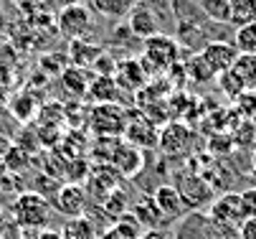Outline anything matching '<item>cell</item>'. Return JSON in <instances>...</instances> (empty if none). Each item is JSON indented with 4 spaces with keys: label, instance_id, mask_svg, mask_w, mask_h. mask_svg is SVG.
<instances>
[{
    "label": "cell",
    "instance_id": "6",
    "mask_svg": "<svg viewBox=\"0 0 256 239\" xmlns=\"http://www.w3.org/2000/svg\"><path fill=\"white\" fill-rule=\"evenodd\" d=\"M244 206H241V193H224L221 198H216L210 203V221H216L218 226H241L244 221Z\"/></svg>",
    "mask_w": 256,
    "mask_h": 239
},
{
    "label": "cell",
    "instance_id": "2",
    "mask_svg": "<svg viewBox=\"0 0 256 239\" xmlns=\"http://www.w3.org/2000/svg\"><path fill=\"white\" fill-rule=\"evenodd\" d=\"M180 54H182V46L172 36L155 33V36L142 41V54L137 59L148 69V74H160V72H170L172 66L180 64Z\"/></svg>",
    "mask_w": 256,
    "mask_h": 239
},
{
    "label": "cell",
    "instance_id": "12",
    "mask_svg": "<svg viewBox=\"0 0 256 239\" xmlns=\"http://www.w3.org/2000/svg\"><path fill=\"white\" fill-rule=\"evenodd\" d=\"M152 201H155V206H158V211H160V216L165 221L180 219V216H186V211H188L186 201H182V196L178 193V188L172 183L158 186L155 193H152Z\"/></svg>",
    "mask_w": 256,
    "mask_h": 239
},
{
    "label": "cell",
    "instance_id": "19",
    "mask_svg": "<svg viewBox=\"0 0 256 239\" xmlns=\"http://www.w3.org/2000/svg\"><path fill=\"white\" fill-rule=\"evenodd\" d=\"M102 209L112 216V219H120V216H124L132 206H130V196H127V191H122L120 186L114 188V191H109L104 198H102Z\"/></svg>",
    "mask_w": 256,
    "mask_h": 239
},
{
    "label": "cell",
    "instance_id": "29",
    "mask_svg": "<svg viewBox=\"0 0 256 239\" xmlns=\"http://www.w3.org/2000/svg\"><path fill=\"white\" fill-rule=\"evenodd\" d=\"M234 105H236V112L244 120H254L256 117V92L254 89H246L244 94H238L234 99Z\"/></svg>",
    "mask_w": 256,
    "mask_h": 239
},
{
    "label": "cell",
    "instance_id": "26",
    "mask_svg": "<svg viewBox=\"0 0 256 239\" xmlns=\"http://www.w3.org/2000/svg\"><path fill=\"white\" fill-rule=\"evenodd\" d=\"M186 74H188V79H193V82H210V79H216V74L210 72V66L203 61V56L200 54H196V56H190L188 61H186Z\"/></svg>",
    "mask_w": 256,
    "mask_h": 239
},
{
    "label": "cell",
    "instance_id": "7",
    "mask_svg": "<svg viewBox=\"0 0 256 239\" xmlns=\"http://www.w3.org/2000/svg\"><path fill=\"white\" fill-rule=\"evenodd\" d=\"M124 138L130 145L144 150V148H158V140H160V130L155 127V122L142 115V117H132L127 115V127H124Z\"/></svg>",
    "mask_w": 256,
    "mask_h": 239
},
{
    "label": "cell",
    "instance_id": "28",
    "mask_svg": "<svg viewBox=\"0 0 256 239\" xmlns=\"http://www.w3.org/2000/svg\"><path fill=\"white\" fill-rule=\"evenodd\" d=\"M216 79H218V87H221V92H224L228 99H236L238 94H244V92H246L244 82H241L231 69H228V72H224V74H218Z\"/></svg>",
    "mask_w": 256,
    "mask_h": 239
},
{
    "label": "cell",
    "instance_id": "25",
    "mask_svg": "<svg viewBox=\"0 0 256 239\" xmlns=\"http://www.w3.org/2000/svg\"><path fill=\"white\" fill-rule=\"evenodd\" d=\"M200 11L213 23H231V6H228V0H200Z\"/></svg>",
    "mask_w": 256,
    "mask_h": 239
},
{
    "label": "cell",
    "instance_id": "9",
    "mask_svg": "<svg viewBox=\"0 0 256 239\" xmlns=\"http://www.w3.org/2000/svg\"><path fill=\"white\" fill-rule=\"evenodd\" d=\"M198 54L203 56V61L210 66V72L216 77L228 72L234 66V61H236V56H238V51H236V46L231 41H208Z\"/></svg>",
    "mask_w": 256,
    "mask_h": 239
},
{
    "label": "cell",
    "instance_id": "10",
    "mask_svg": "<svg viewBox=\"0 0 256 239\" xmlns=\"http://www.w3.org/2000/svg\"><path fill=\"white\" fill-rule=\"evenodd\" d=\"M190 140H193V132L182 125V122H168L165 130H160L158 148H160L168 158H175V155H186V153H188Z\"/></svg>",
    "mask_w": 256,
    "mask_h": 239
},
{
    "label": "cell",
    "instance_id": "41",
    "mask_svg": "<svg viewBox=\"0 0 256 239\" xmlns=\"http://www.w3.org/2000/svg\"><path fill=\"white\" fill-rule=\"evenodd\" d=\"M254 92H256V89H254Z\"/></svg>",
    "mask_w": 256,
    "mask_h": 239
},
{
    "label": "cell",
    "instance_id": "17",
    "mask_svg": "<svg viewBox=\"0 0 256 239\" xmlns=\"http://www.w3.org/2000/svg\"><path fill=\"white\" fill-rule=\"evenodd\" d=\"M231 72L244 82L246 89H256V54H238Z\"/></svg>",
    "mask_w": 256,
    "mask_h": 239
},
{
    "label": "cell",
    "instance_id": "34",
    "mask_svg": "<svg viewBox=\"0 0 256 239\" xmlns=\"http://www.w3.org/2000/svg\"><path fill=\"white\" fill-rule=\"evenodd\" d=\"M10 224V219H8V211H6V206L0 203V234L6 236V226Z\"/></svg>",
    "mask_w": 256,
    "mask_h": 239
},
{
    "label": "cell",
    "instance_id": "21",
    "mask_svg": "<svg viewBox=\"0 0 256 239\" xmlns=\"http://www.w3.org/2000/svg\"><path fill=\"white\" fill-rule=\"evenodd\" d=\"M102 46H94L89 39H82V41H71V56H74V64L79 66H89L94 64L99 56H102Z\"/></svg>",
    "mask_w": 256,
    "mask_h": 239
},
{
    "label": "cell",
    "instance_id": "15",
    "mask_svg": "<svg viewBox=\"0 0 256 239\" xmlns=\"http://www.w3.org/2000/svg\"><path fill=\"white\" fill-rule=\"evenodd\" d=\"M18 77V54L10 44H0V92L16 84Z\"/></svg>",
    "mask_w": 256,
    "mask_h": 239
},
{
    "label": "cell",
    "instance_id": "35",
    "mask_svg": "<svg viewBox=\"0 0 256 239\" xmlns=\"http://www.w3.org/2000/svg\"><path fill=\"white\" fill-rule=\"evenodd\" d=\"M10 145H13V143H10V138H6V135L0 132V155H6V153L10 150Z\"/></svg>",
    "mask_w": 256,
    "mask_h": 239
},
{
    "label": "cell",
    "instance_id": "1",
    "mask_svg": "<svg viewBox=\"0 0 256 239\" xmlns=\"http://www.w3.org/2000/svg\"><path fill=\"white\" fill-rule=\"evenodd\" d=\"M51 216H54L51 201L46 196H41V193H36V191L18 193L16 201H13V206H10V221L18 229H26V231L48 229Z\"/></svg>",
    "mask_w": 256,
    "mask_h": 239
},
{
    "label": "cell",
    "instance_id": "14",
    "mask_svg": "<svg viewBox=\"0 0 256 239\" xmlns=\"http://www.w3.org/2000/svg\"><path fill=\"white\" fill-rule=\"evenodd\" d=\"M122 94V89L117 87L114 77L112 74H102V77H94L92 84H89V92L86 97L92 102H96V105H109V102H117Z\"/></svg>",
    "mask_w": 256,
    "mask_h": 239
},
{
    "label": "cell",
    "instance_id": "30",
    "mask_svg": "<svg viewBox=\"0 0 256 239\" xmlns=\"http://www.w3.org/2000/svg\"><path fill=\"white\" fill-rule=\"evenodd\" d=\"M241 206H244V216H256V188H246L241 193Z\"/></svg>",
    "mask_w": 256,
    "mask_h": 239
},
{
    "label": "cell",
    "instance_id": "22",
    "mask_svg": "<svg viewBox=\"0 0 256 239\" xmlns=\"http://www.w3.org/2000/svg\"><path fill=\"white\" fill-rule=\"evenodd\" d=\"M132 214H134V219L140 221V224H144L148 229H152V226H160V221L165 224V219L160 216V211H158V206H155V201L152 198H142L134 209H130Z\"/></svg>",
    "mask_w": 256,
    "mask_h": 239
},
{
    "label": "cell",
    "instance_id": "18",
    "mask_svg": "<svg viewBox=\"0 0 256 239\" xmlns=\"http://www.w3.org/2000/svg\"><path fill=\"white\" fill-rule=\"evenodd\" d=\"M94 13H99L102 18L109 21H117V18H127L130 8H132V0H89Z\"/></svg>",
    "mask_w": 256,
    "mask_h": 239
},
{
    "label": "cell",
    "instance_id": "16",
    "mask_svg": "<svg viewBox=\"0 0 256 239\" xmlns=\"http://www.w3.org/2000/svg\"><path fill=\"white\" fill-rule=\"evenodd\" d=\"M89 74H86V69L84 66H68V69L61 74V87L71 94V97H86V92H89V84H92V79H86Z\"/></svg>",
    "mask_w": 256,
    "mask_h": 239
},
{
    "label": "cell",
    "instance_id": "24",
    "mask_svg": "<svg viewBox=\"0 0 256 239\" xmlns=\"http://www.w3.org/2000/svg\"><path fill=\"white\" fill-rule=\"evenodd\" d=\"M231 6V26L256 23V0H228Z\"/></svg>",
    "mask_w": 256,
    "mask_h": 239
},
{
    "label": "cell",
    "instance_id": "23",
    "mask_svg": "<svg viewBox=\"0 0 256 239\" xmlns=\"http://www.w3.org/2000/svg\"><path fill=\"white\" fill-rule=\"evenodd\" d=\"M61 236H64V239H99L94 224H92L86 216L68 219L66 226H64V231H61Z\"/></svg>",
    "mask_w": 256,
    "mask_h": 239
},
{
    "label": "cell",
    "instance_id": "4",
    "mask_svg": "<svg viewBox=\"0 0 256 239\" xmlns=\"http://www.w3.org/2000/svg\"><path fill=\"white\" fill-rule=\"evenodd\" d=\"M127 110H122L117 102L109 105H96L89 112V127L94 130L96 138H122L127 127Z\"/></svg>",
    "mask_w": 256,
    "mask_h": 239
},
{
    "label": "cell",
    "instance_id": "11",
    "mask_svg": "<svg viewBox=\"0 0 256 239\" xmlns=\"http://www.w3.org/2000/svg\"><path fill=\"white\" fill-rule=\"evenodd\" d=\"M127 28L134 33V39L144 41V39L155 36V33H160V21L148 3H134L127 13Z\"/></svg>",
    "mask_w": 256,
    "mask_h": 239
},
{
    "label": "cell",
    "instance_id": "31",
    "mask_svg": "<svg viewBox=\"0 0 256 239\" xmlns=\"http://www.w3.org/2000/svg\"><path fill=\"white\" fill-rule=\"evenodd\" d=\"M238 239H256V216H248L238 226Z\"/></svg>",
    "mask_w": 256,
    "mask_h": 239
},
{
    "label": "cell",
    "instance_id": "33",
    "mask_svg": "<svg viewBox=\"0 0 256 239\" xmlns=\"http://www.w3.org/2000/svg\"><path fill=\"white\" fill-rule=\"evenodd\" d=\"M10 178V173H8V168H6V160H3V155H0V191H3V188H8V181Z\"/></svg>",
    "mask_w": 256,
    "mask_h": 239
},
{
    "label": "cell",
    "instance_id": "3",
    "mask_svg": "<svg viewBox=\"0 0 256 239\" xmlns=\"http://www.w3.org/2000/svg\"><path fill=\"white\" fill-rule=\"evenodd\" d=\"M56 28L66 41L89 39L94 31V13L84 3H68L56 13Z\"/></svg>",
    "mask_w": 256,
    "mask_h": 239
},
{
    "label": "cell",
    "instance_id": "36",
    "mask_svg": "<svg viewBox=\"0 0 256 239\" xmlns=\"http://www.w3.org/2000/svg\"><path fill=\"white\" fill-rule=\"evenodd\" d=\"M38 239H64L58 231H51V229H44L41 234H38Z\"/></svg>",
    "mask_w": 256,
    "mask_h": 239
},
{
    "label": "cell",
    "instance_id": "13",
    "mask_svg": "<svg viewBox=\"0 0 256 239\" xmlns=\"http://www.w3.org/2000/svg\"><path fill=\"white\" fill-rule=\"evenodd\" d=\"M172 186L178 188V193L182 196V201H186L188 209L200 206V203H206L210 198V186L200 176H182L180 183H172Z\"/></svg>",
    "mask_w": 256,
    "mask_h": 239
},
{
    "label": "cell",
    "instance_id": "40",
    "mask_svg": "<svg viewBox=\"0 0 256 239\" xmlns=\"http://www.w3.org/2000/svg\"><path fill=\"white\" fill-rule=\"evenodd\" d=\"M0 239H6V236H3V234H0Z\"/></svg>",
    "mask_w": 256,
    "mask_h": 239
},
{
    "label": "cell",
    "instance_id": "27",
    "mask_svg": "<svg viewBox=\"0 0 256 239\" xmlns=\"http://www.w3.org/2000/svg\"><path fill=\"white\" fill-rule=\"evenodd\" d=\"M3 160H6L8 173H10V176H16V173H20V170H28V165H30V153H28V150H23V148H18V145L13 143V145H10V150L3 155Z\"/></svg>",
    "mask_w": 256,
    "mask_h": 239
},
{
    "label": "cell",
    "instance_id": "38",
    "mask_svg": "<svg viewBox=\"0 0 256 239\" xmlns=\"http://www.w3.org/2000/svg\"><path fill=\"white\" fill-rule=\"evenodd\" d=\"M68 3H84V6H86V3H89V0H68Z\"/></svg>",
    "mask_w": 256,
    "mask_h": 239
},
{
    "label": "cell",
    "instance_id": "8",
    "mask_svg": "<svg viewBox=\"0 0 256 239\" xmlns=\"http://www.w3.org/2000/svg\"><path fill=\"white\" fill-rule=\"evenodd\" d=\"M112 77H114L117 87L130 92V94H137L144 84H148V79H150L148 69L142 66L140 59H122V61H117Z\"/></svg>",
    "mask_w": 256,
    "mask_h": 239
},
{
    "label": "cell",
    "instance_id": "5",
    "mask_svg": "<svg viewBox=\"0 0 256 239\" xmlns=\"http://www.w3.org/2000/svg\"><path fill=\"white\" fill-rule=\"evenodd\" d=\"M51 206H54L56 214H61L66 219H79L86 211V191L79 183H64L54 193Z\"/></svg>",
    "mask_w": 256,
    "mask_h": 239
},
{
    "label": "cell",
    "instance_id": "39",
    "mask_svg": "<svg viewBox=\"0 0 256 239\" xmlns=\"http://www.w3.org/2000/svg\"><path fill=\"white\" fill-rule=\"evenodd\" d=\"M0 21H3V0H0Z\"/></svg>",
    "mask_w": 256,
    "mask_h": 239
},
{
    "label": "cell",
    "instance_id": "32",
    "mask_svg": "<svg viewBox=\"0 0 256 239\" xmlns=\"http://www.w3.org/2000/svg\"><path fill=\"white\" fill-rule=\"evenodd\" d=\"M140 239H170V236H168V231H162L160 226H152V229H144V231L140 234Z\"/></svg>",
    "mask_w": 256,
    "mask_h": 239
},
{
    "label": "cell",
    "instance_id": "37",
    "mask_svg": "<svg viewBox=\"0 0 256 239\" xmlns=\"http://www.w3.org/2000/svg\"><path fill=\"white\" fill-rule=\"evenodd\" d=\"M251 170L256 173V150H254V155H251Z\"/></svg>",
    "mask_w": 256,
    "mask_h": 239
},
{
    "label": "cell",
    "instance_id": "20",
    "mask_svg": "<svg viewBox=\"0 0 256 239\" xmlns=\"http://www.w3.org/2000/svg\"><path fill=\"white\" fill-rule=\"evenodd\" d=\"M231 44L238 54H256V23H244L234 28Z\"/></svg>",
    "mask_w": 256,
    "mask_h": 239
}]
</instances>
